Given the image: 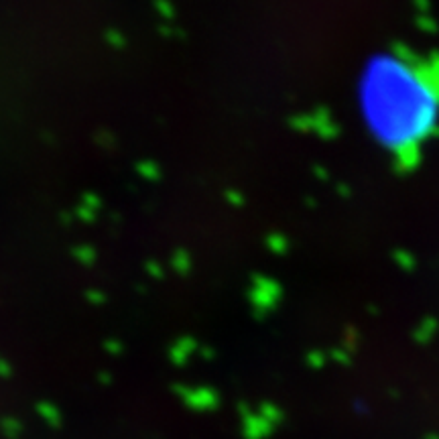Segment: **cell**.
<instances>
[{
	"label": "cell",
	"mask_w": 439,
	"mask_h": 439,
	"mask_svg": "<svg viewBox=\"0 0 439 439\" xmlns=\"http://www.w3.org/2000/svg\"><path fill=\"white\" fill-rule=\"evenodd\" d=\"M358 106L374 142L413 163L439 132V57L378 51L360 72Z\"/></svg>",
	"instance_id": "obj_1"
}]
</instances>
